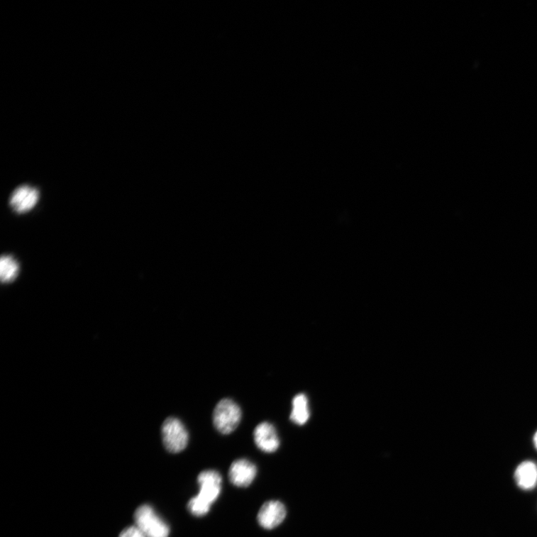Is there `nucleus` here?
Masks as SVG:
<instances>
[{"label":"nucleus","mask_w":537,"mask_h":537,"mask_svg":"<svg viewBox=\"0 0 537 537\" xmlns=\"http://www.w3.org/2000/svg\"><path fill=\"white\" fill-rule=\"evenodd\" d=\"M199 494L188 503V510L196 516L207 514L221 495L222 477L214 470L202 472L198 477Z\"/></svg>","instance_id":"obj_1"},{"label":"nucleus","mask_w":537,"mask_h":537,"mask_svg":"<svg viewBox=\"0 0 537 537\" xmlns=\"http://www.w3.org/2000/svg\"><path fill=\"white\" fill-rule=\"evenodd\" d=\"M135 526L146 537H168L170 528L166 522L155 513L153 508L143 504L134 514Z\"/></svg>","instance_id":"obj_2"},{"label":"nucleus","mask_w":537,"mask_h":537,"mask_svg":"<svg viewBox=\"0 0 537 537\" xmlns=\"http://www.w3.org/2000/svg\"><path fill=\"white\" fill-rule=\"evenodd\" d=\"M242 412L233 400L224 399L216 404L214 411V425L223 434L233 432L239 426Z\"/></svg>","instance_id":"obj_3"},{"label":"nucleus","mask_w":537,"mask_h":537,"mask_svg":"<svg viewBox=\"0 0 537 537\" xmlns=\"http://www.w3.org/2000/svg\"><path fill=\"white\" fill-rule=\"evenodd\" d=\"M162 433L165 447L173 454L182 452L189 441V434L185 426L175 417H169L165 421Z\"/></svg>","instance_id":"obj_4"},{"label":"nucleus","mask_w":537,"mask_h":537,"mask_svg":"<svg viewBox=\"0 0 537 537\" xmlns=\"http://www.w3.org/2000/svg\"><path fill=\"white\" fill-rule=\"evenodd\" d=\"M39 197V192L35 187L22 185L12 193L9 205L14 212L19 214H25L36 206Z\"/></svg>","instance_id":"obj_5"},{"label":"nucleus","mask_w":537,"mask_h":537,"mask_svg":"<svg viewBox=\"0 0 537 537\" xmlns=\"http://www.w3.org/2000/svg\"><path fill=\"white\" fill-rule=\"evenodd\" d=\"M284 504L279 501L266 502L258 515V521L261 527L271 530L279 526L286 517Z\"/></svg>","instance_id":"obj_6"},{"label":"nucleus","mask_w":537,"mask_h":537,"mask_svg":"<svg viewBox=\"0 0 537 537\" xmlns=\"http://www.w3.org/2000/svg\"><path fill=\"white\" fill-rule=\"evenodd\" d=\"M257 474V469L252 462L246 459L236 460L229 470V479L232 484L238 487L250 486Z\"/></svg>","instance_id":"obj_7"},{"label":"nucleus","mask_w":537,"mask_h":537,"mask_svg":"<svg viewBox=\"0 0 537 537\" xmlns=\"http://www.w3.org/2000/svg\"><path fill=\"white\" fill-rule=\"evenodd\" d=\"M254 441L258 448L266 453H275L280 445L277 431L269 423H261L255 428Z\"/></svg>","instance_id":"obj_8"},{"label":"nucleus","mask_w":537,"mask_h":537,"mask_svg":"<svg viewBox=\"0 0 537 537\" xmlns=\"http://www.w3.org/2000/svg\"><path fill=\"white\" fill-rule=\"evenodd\" d=\"M515 481L519 488L531 490L537 485V465L531 460L522 462L515 471Z\"/></svg>","instance_id":"obj_9"},{"label":"nucleus","mask_w":537,"mask_h":537,"mask_svg":"<svg viewBox=\"0 0 537 537\" xmlns=\"http://www.w3.org/2000/svg\"><path fill=\"white\" fill-rule=\"evenodd\" d=\"M310 417L309 399L304 394L296 396L293 400V410L290 420L297 425L302 426L308 422Z\"/></svg>","instance_id":"obj_10"},{"label":"nucleus","mask_w":537,"mask_h":537,"mask_svg":"<svg viewBox=\"0 0 537 537\" xmlns=\"http://www.w3.org/2000/svg\"><path fill=\"white\" fill-rule=\"evenodd\" d=\"M19 265L18 261L11 255H4L0 262V277L3 283L13 282L18 277Z\"/></svg>","instance_id":"obj_11"},{"label":"nucleus","mask_w":537,"mask_h":537,"mask_svg":"<svg viewBox=\"0 0 537 537\" xmlns=\"http://www.w3.org/2000/svg\"><path fill=\"white\" fill-rule=\"evenodd\" d=\"M119 537H146L136 526H130L123 530Z\"/></svg>","instance_id":"obj_12"},{"label":"nucleus","mask_w":537,"mask_h":537,"mask_svg":"<svg viewBox=\"0 0 537 537\" xmlns=\"http://www.w3.org/2000/svg\"><path fill=\"white\" fill-rule=\"evenodd\" d=\"M533 443H534L535 448L537 449V431L534 434Z\"/></svg>","instance_id":"obj_13"}]
</instances>
